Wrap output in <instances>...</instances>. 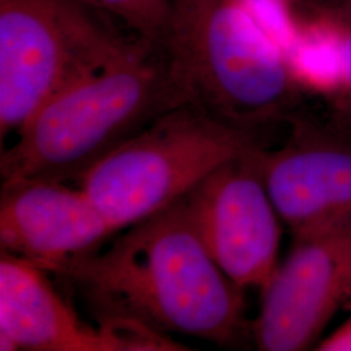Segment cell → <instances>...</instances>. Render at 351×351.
<instances>
[{"instance_id":"1","label":"cell","mask_w":351,"mask_h":351,"mask_svg":"<svg viewBox=\"0 0 351 351\" xmlns=\"http://www.w3.org/2000/svg\"><path fill=\"white\" fill-rule=\"evenodd\" d=\"M68 275L99 322L226 345L243 324V290L203 245L186 198L124 229Z\"/></svg>"},{"instance_id":"2","label":"cell","mask_w":351,"mask_h":351,"mask_svg":"<svg viewBox=\"0 0 351 351\" xmlns=\"http://www.w3.org/2000/svg\"><path fill=\"white\" fill-rule=\"evenodd\" d=\"M163 51L137 37L46 101L1 152V182L80 180L159 116L180 107Z\"/></svg>"},{"instance_id":"3","label":"cell","mask_w":351,"mask_h":351,"mask_svg":"<svg viewBox=\"0 0 351 351\" xmlns=\"http://www.w3.org/2000/svg\"><path fill=\"white\" fill-rule=\"evenodd\" d=\"M163 51L181 106L258 133L288 120L300 84L245 0H168Z\"/></svg>"},{"instance_id":"4","label":"cell","mask_w":351,"mask_h":351,"mask_svg":"<svg viewBox=\"0 0 351 351\" xmlns=\"http://www.w3.org/2000/svg\"><path fill=\"white\" fill-rule=\"evenodd\" d=\"M256 136L184 104L111 151L77 182L119 233L185 198L221 165L258 146Z\"/></svg>"},{"instance_id":"5","label":"cell","mask_w":351,"mask_h":351,"mask_svg":"<svg viewBox=\"0 0 351 351\" xmlns=\"http://www.w3.org/2000/svg\"><path fill=\"white\" fill-rule=\"evenodd\" d=\"M81 0H0V136L139 37Z\"/></svg>"},{"instance_id":"6","label":"cell","mask_w":351,"mask_h":351,"mask_svg":"<svg viewBox=\"0 0 351 351\" xmlns=\"http://www.w3.org/2000/svg\"><path fill=\"white\" fill-rule=\"evenodd\" d=\"M258 147L221 165L185 198L215 263L241 288L263 290L278 265L282 221L264 185Z\"/></svg>"},{"instance_id":"7","label":"cell","mask_w":351,"mask_h":351,"mask_svg":"<svg viewBox=\"0 0 351 351\" xmlns=\"http://www.w3.org/2000/svg\"><path fill=\"white\" fill-rule=\"evenodd\" d=\"M263 291L254 337L261 350L313 346L351 300V226L295 239Z\"/></svg>"},{"instance_id":"8","label":"cell","mask_w":351,"mask_h":351,"mask_svg":"<svg viewBox=\"0 0 351 351\" xmlns=\"http://www.w3.org/2000/svg\"><path fill=\"white\" fill-rule=\"evenodd\" d=\"M116 233L80 186L49 180L1 182V251L47 274L68 276Z\"/></svg>"},{"instance_id":"9","label":"cell","mask_w":351,"mask_h":351,"mask_svg":"<svg viewBox=\"0 0 351 351\" xmlns=\"http://www.w3.org/2000/svg\"><path fill=\"white\" fill-rule=\"evenodd\" d=\"M278 150L256 149L264 185L294 239L351 226V137L293 119Z\"/></svg>"},{"instance_id":"10","label":"cell","mask_w":351,"mask_h":351,"mask_svg":"<svg viewBox=\"0 0 351 351\" xmlns=\"http://www.w3.org/2000/svg\"><path fill=\"white\" fill-rule=\"evenodd\" d=\"M0 350H132L120 326L84 323L49 274L1 251Z\"/></svg>"},{"instance_id":"11","label":"cell","mask_w":351,"mask_h":351,"mask_svg":"<svg viewBox=\"0 0 351 351\" xmlns=\"http://www.w3.org/2000/svg\"><path fill=\"white\" fill-rule=\"evenodd\" d=\"M289 63L300 86L335 95L342 80V37L339 24L317 10L300 23L298 34L289 49Z\"/></svg>"},{"instance_id":"12","label":"cell","mask_w":351,"mask_h":351,"mask_svg":"<svg viewBox=\"0 0 351 351\" xmlns=\"http://www.w3.org/2000/svg\"><path fill=\"white\" fill-rule=\"evenodd\" d=\"M137 34L160 45L168 19V0H81Z\"/></svg>"},{"instance_id":"13","label":"cell","mask_w":351,"mask_h":351,"mask_svg":"<svg viewBox=\"0 0 351 351\" xmlns=\"http://www.w3.org/2000/svg\"><path fill=\"white\" fill-rule=\"evenodd\" d=\"M317 10L328 13L333 20L339 24L342 37V80L341 85L335 94L336 99L341 106V110L343 112L351 116V17L339 14V13L330 12L326 10H322L317 7Z\"/></svg>"},{"instance_id":"14","label":"cell","mask_w":351,"mask_h":351,"mask_svg":"<svg viewBox=\"0 0 351 351\" xmlns=\"http://www.w3.org/2000/svg\"><path fill=\"white\" fill-rule=\"evenodd\" d=\"M317 350L351 351V317L337 328L329 337L323 339Z\"/></svg>"},{"instance_id":"15","label":"cell","mask_w":351,"mask_h":351,"mask_svg":"<svg viewBox=\"0 0 351 351\" xmlns=\"http://www.w3.org/2000/svg\"><path fill=\"white\" fill-rule=\"evenodd\" d=\"M319 7L326 8V10H333V11L351 12V0H328L326 3L319 5Z\"/></svg>"},{"instance_id":"16","label":"cell","mask_w":351,"mask_h":351,"mask_svg":"<svg viewBox=\"0 0 351 351\" xmlns=\"http://www.w3.org/2000/svg\"><path fill=\"white\" fill-rule=\"evenodd\" d=\"M319 8H322V7H319ZM323 10H326V8H323ZM326 11H330V12L339 13V14H345V16H350L351 17V12H345V11H333V10H326Z\"/></svg>"},{"instance_id":"17","label":"cell","mask_w":351,"mask_h":351,"mask_svg":"<svg viewBox=\"0 0 351 351\" xmlns=\"http://www.w3.org/2000/svg\"><path fill=\"white\" fill-rule=\"evenodd\" d=\"M289 1H291V3H294V1H297V0H289Z\"/></svg>"}]
</instances>
